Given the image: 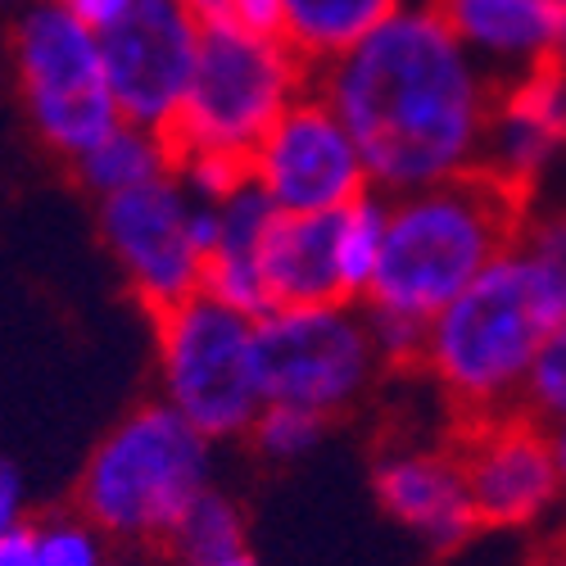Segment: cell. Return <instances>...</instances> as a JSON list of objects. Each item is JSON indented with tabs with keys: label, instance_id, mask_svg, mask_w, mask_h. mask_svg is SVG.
<instances>
[{
	"label": "cell",
	"instance_id": "cell-1",
	"mask_svg": "<svg viewBox=\"0 0 566 566\" xmlns=\"http://www.w3.org/2000/svg\"><path fill=\"white\" fill-rule=\"evenodd\" d=\"M313 91L358 140L376 196L481 172L499 82L427 0H408L349 51L317 64Z\"/></svg>",
	"mask_w": 566,
	"mask_h": 566
},
{
	"label": "cell",
	"instance_id": "cell-2",
	"mask_svg": "<svg viewBox=\"0 0 566 566\" xmlns=\"http://www.w3.org/2000/svg\"><path fill=\"white\" fill-rule=\"evenodd\" d=\"M522 200L485 172L386 196L381 259L363 308L427 326L516 235Z\"/></svg>",
	"mask_w": 566,
	"mask_h": 566
},
{
	"label": "cell",
	"instance_id": "cell-3",
	"mask_svg": "<svg viewBox=\"0 0 566 566\" xmlns=\"http://www.w3.org/2000/svg\"><path fill=\"white\" fill-rule=\"evenodd\" d=\"M548 326L553 313L531 272L512 250H503L458 300H449L427 322L417 371L462 421L516 412Z\"/></svg>",
	"mask_w": 566,
	"mask_h": 566
},
{
	"label": "cell",
	"instance_id": "cell-4",
	"mask_svg": "<svg viewBox=\"0 0 566 566\" xmlns=\"http://www.w3.org/2000/svg\"><path fill=\"white\" fill-rule=\"evenodd\" d=\"M213 449L218 444L164 399L136 403L91 449L77 481V512L114 544H164L181 512L218 485Z\"/></svg>",
	"mask_w": 566,
	"mask_h": 566
},
{
	"label": "cell",
	"instance_id": "cell-5",
	"mask_svg": "<svg viewBox=\"0 0 566 566\" xmlns=\"http://www.w3.org/2000/svg\"><path fill=\"white\" fill-rule=\"evenodd\" d=\"M313 86V64L276 32L205 28L196 73L172 123L177 150L250 159L263 132Z\"/></svg>",
	"mask_w": 566,
	"mask_h": 566
},
{
	"label": "cell",
	"instance_id": "cell-6",
	"mask_svg": "<svg viewBox=\"0 0 566 566\" xmlns=\"http://www.w3.org/2000/svg\"><path fill=\"white\" fill-rule=\"evenodd\" d=\"M155 317L159 399L213 444L245 440L268 403L259 371V317L218 304L205 291Z\"/></svg>",
	"mask_w": 566,
	"mask_h": 566
},
{
	"label": "cell",
	"instance_id": "cell-7",
	"mask_svg": "<svg viewBox=\"0 0 566 566\" xmlns=\"http://www.w3.org/2000/svg\"><path fill=\"white\" fill-rule=\"evenodd\" d=\"M10 60L19 101L45 150L77 159L86 146L123 123L114 86L105 73L101 32L73 19L55 0H28L14 23Z\"/></svg>",
	"mask_w": 566,
	"mask_h": 566
},
{
	"label": "cell",
	"instance_id": "cell-8",
	"mask_svg": "<svg viewBox=\"0 0 566 566\" xmlns=\"http://www.w3.org/2000/svg\"><path fill=\"white\" fill-rule=\"evenodd\" d=\"M259 371L268 403H295L317 417L354 412L381 381V354L363 304H276L259 313Z\"/></svg>",
	"mask_w": 566,
	"mask_h": 566
},
{
	"label": "cell",
	"instance_id": "cell-9",
	"mask_svg": "<svg viewBox=\"0 0 566 566\" xmlns=\"http://www.w3.org/2000/svg\"><path fill=\"white\" fill-rule=\"evenodd\" d=\"M245 177L276 213H332L371 191L358 140L313 86L263 132Z\"/></svg>",
	"mask_w": 566,
	"mask_h": 566
},
{
	"label": "cell",
	"instance_id": "cell-10",
	"mask_svg": "<svg viewBox=\"0 0 566 566\" xmlns=\"http://www.w3.org/2000/svg\"><path fill=\"white\" fill-rule=\"evenodd\" d=\"M458 458L467 471V490L481 531L526 535L539 531L548 516H557V507H566L548 431L544 421H535L522 408L462 421Z\"/></svg>",
	"mask_w": 566,
	"mask_h": 566
},
{
	"label": "cell",
	"instance_id": "cell-11",
	"mask_svg": "<svg viewBox=\"0 0 566 566\" xmlns=\"http://www.w3.org/2000/svg\"><path fill=\"white\" fill-rule=\"evenodd\" d=\"M96 205L101 241L123 272L127 291L150 313H164L200 291L205 254L191 231V196L181 191L172 172Z\"/></svg>",
	"mask_w": 566,
	"mask_h": 566
},
{
	"label": "cell",
	"instance_id": "cell-12",
	"mask_svg": "<svg viewBox=\"0 0 566 566\" xmlns=\"http://www.w3.org/2000/svg\"><path fill=\"white\" fill-rule=\"evenodd\" d=\"M200 36L205 28L186 14L181 0H136L114 28L101 32L105 73L123 123L172 136L196 73Z\"/></svg>",
	"mask_w": 566,
	"mask_h": 566
},
{
	"label": "cell",
	"instance_id": "cell-13",
	"mask_svg": "<svg viewBox=\"0 0 566 566\" xmlns=\"http://www.w3.org/2000/svg\"><path fill=\"white\" fill-rule=\"evenodd\" d=\"M371 499L403 535L431 553H458L481 535L458 440L399 436L371 458Z\"/></svg>",
	"mask_w": 566,
	"mask_h": 566
},
{
	"label": "cell",
	"instance_id": "cell-14",
	"mask_svg": "<svg viewBox=\"0 0 566 566\" xmlns=\"http://www.w3.org/2000/svg\"><path fill=\"white\" fill-rule=\"evenodd\" d=\"M562 168H566V73L544 64L512 82H499L481 146V172L526 205L548 191Z\"/></svg>",
	"mask_w": 566,
	"mask_h": 566
},
{
	"label": "cell",
	"instance_id": "cell-15",
	"mask_svg": "<svg viewBox=\"0 0 566 566\" xmlns=\"http://www.w3.org/2000/svg\"><path fill=\"white\" fill-rule=\"evenodd\" d=\"M427 6L494 82L553 64V0H427Z\"/></svg>",
	"mask_w": 566,
	"mask_h": 566
},
{
	"label": "cell",
	"instance_id": "cell-16",
	"mask_svg": "<svg viewBox=\"0 0 566 566\" xmlns=\"http://www.w3.org/2000/svg\"><path fill=\"white\" fill-rule=\"evenodd\" d=\"M263 281L276 304H332L349 300L340 268V222L332 213H276L263 241Z\"/></svg>",
	"mask_w": 566,
	"mask_h": 566
},
{
	"label": "cell",
	"instance_id": "cell-17",
	"mask_svg": "<svg viewBox=\"0 0 566 566\" xmlns=\"http://www.w3.org/2000/svg\"><path fill=\"white\" fill-rule=\"evenodd\" d=\"M272 218L276 209L250 177L218 205V241L205 254V281H200L205 295L241 308L250 317L272 308L268 281H263V241H268Z\"/></svg>",
	"mask_w": 566,
	"mask_h": 566
},
{
	"label": "cell",
	"instance_id": "cell-18",
	"mask_svg": "<svg viewBox=\"0 0 566 566\" xmlns=\"http://www.w3.org/2000/svg\"><path fill=\"white\" fill-rule=\"evenodd\" d=\"M177 168V140L168 132L155 127H140V123H118L109 127L96 146H86L73 159L77 181L86 186L96 200L136 191L146 181H159Z\"/></svg>",
	"mask_w": 566,
	"mask_h": 566
},
{
	"label": "cell",
	"instance_id": "cell-19",
	"mask_svg": "<svg viewBox=\"0 0 566 566\" xmlns=\"http://www.w3.org/2000/svg\"><path fill=\"white\" fill-rule=\"evenodd\" d=\"M281 36L317 69L336 60L358 36H367L376 23L399 14L408 0H281Z\"/></svg>",
	"mask_w": 566,
	"mask_h": 566
},
{
	"label": "cell",
	"instance_id": "cell-20",
	"mask_svg": "<svg viewBox=\"0 0 566 566\" xmlns=\"http://www.w3.org/2000/svg\"><path fill=\"white\" fill-rule=\"evenodd\" d=\"M114 539L82 512H45L10 539H0V566H109Z\"/></svg>",
	"mask_w": 566,
	"mask_h": 566
},
{
	"label": "cell",
	"instance_id": "cell-21",
	"mask_svg": "<svg viewBox=\"0 0 566 566\" xmlns=\"http://www.w3.org/2000/svg\"><path fill=\"white\" fill-rule=\"evenodd\" d=\"M522 268L531 272L535 291L544 295L553 322L566 313V196H535L522 205V218H516V235L507 245Z\"/></svg>",
	"mask_w": 566,
	"mask_h": 566
},
{
	"label": "cell",
	"instance_id": "cell-22",
	"mask_svg": "<svg viewBox=\"0 0 566 566\" xmlns=\"http://www.w3.org/2000/svg\"><path fill=\"white\" fill-rule=\"evenodd\" d=\"M164 548L172 553L177 566H213V562H227L235 553H245L250 548L245 507L235 503L227 490L209 485L191 507L181 512V522L172 526Z\"/></svg>",
	"mask_w": 566,
	"mask_h": 566
},
{
	"label": "cell",
	"instance_id": "cell-23",
	"mask_svg": "<svg viewBox=\"0 0 566 566\" xmlns=\"http://www.w3.org/2000/svg\"><path fill=\"white\" fill-rule=\"evenodd\" d=\"M322 436H326V417L295 408V403H263L245 440L263 462L291 467V462H304L322 444Z\"/></svg>",
	"mask_w": 566,
	"mask_h": 566
},
{
	"label": "cell",
	"instance_id": "cell-24",
	"mask_svg": "<svg viewBox=\"0 0 566 566\" xmlns=\"http://www.w3.org/2000/svg\"><path fill=\"white\" fill-rule=\"evenodd\" d=\"M522 412H531L535 421H553L566 412V313L548 326V336L535 354V367L526 376V395H522Z\"/></svg>",
	"mask_w": 566,
	"mask_h": 566
},
{
	"label": "cell",
	"instance_id": "cell-25",
	"mask_svg": "<svg viewBox=\"0 0 566 566\" xmlns=\"http://www.w3.org/2000/svg\"><path fill=\"white\" fill-rule=\"evenodd\" d=\"M172 177L181 181V191L205 205H222L235 186L245 181V164L241 159H222V155H196V150H177V168Z\"/></svg>",
	"mask_w": 566,
	"mask_h": 566
},
{
	"label": "cell",
	"instance_id": "cell-26",
	"mask_svg": "<svg viewBox=\"0 0 566 566\" xmlns=\"http://www.w3.org/2000/svg\"><path fill=\"white\" fill-rule=\"evenodd\" d=\"M28 522H32V512H28V481H23V471L10 458H0V539H10Z\"/></svg>",
	"mask_w": 566,
	"mask_h": 566
},
{
	"label": "cell",
	"instance_id": "cell-27",
	"mask_svg": "<svg viewBox=\"0 0 566 566\" xmlns=\"http://www.w3.org/2000/svg\"><path fill=\"white\" fill-rule=\"evenodd\" d=\"M281 0H227V23L245 28V32H276L281 36Z\"/></svg>",
	"mask_w": 566,
	"mask_h": 566
},
{
	"label": "cell",
	"instance_id": "cell-28",
	"mask_svg": "<svg viewBox=\"0 0 566 566\" xmlns=\"http://www.w3.org/2000/svg\"><path fill=\"white\" fill-rule=\"evenodd\" d=\"M55 6H64L73 19H82L86 28H96V32H105V28H114L136 0H55Z\"/></svg>",
	"mask_w": 566,
	"mask_h": 566
},
{
	"label": "cell",
	"instance_id": "cell-29",
	"mask_svg": "<svg viewBox=\"0 0 566 566\" xmlns=\"http://www.w3.org/2000/svg\"><path fill=\"white\" fill-rule=\"evenodd\" d=\"M186 14H191L200 28H218L227 23V0H181Z\"/></svg>",
	"mask_w": 566,
	"mask_h": 566
},
{
	"label": "cell",
	"instance_id": "cell-30",
	"mask_svg": "<svg viewBox=\"0 0 566 566\" xmlns=\"http://www.w3.org/2000/svg\"><path fill=\"white\" fill-rule=\"evenodd\" d=\"M544 431H548V444H553V458H557V471H562V490H566V412L544 421Z\"/></svg>",
	"mask_w": 566,
	"mask_h": 566
},
{
	"label": "cell",
	"instance_id": "cell-31",
	"mask_svg": "<svg viewBox=\"0 0 566 566\" xmlns=\"http://www.w3.org/2000/svg\"><path fill=\"white\" fill-rule=\"evenodd\" d=\"M553 69L566 73V6L557 10V36H553Z\"/></svg>",
	"mask_w": 566,
	"mask_h": 566
},
{
	"label": "cell",
	"instance_id": "cell-32",
	"mask_svg": "<svg viewBox=\"0 0 566 566\" xmlns=\"http://www.w3.org/2000/svg\"><path fill=\"white\" fill-rule=\"evenodd\" d=\"M531 566H566V535H562V539H553V544H548Z\"/></svg>",
	"mask_w": 566,
	"mask_h": 566
},
{
	"label": "cell",
	"instance_id": "cell-33",
	"mask_svg": "<svg viewBox=\"0 0 566 566\" xmlns=\"http://www.w3.org/2000/svg\"><path fill=\"white\" fill-rule=\"evenodd\" d=\"M213 566H268V562H263V557H254V553L245 548V553H235V557H227V562H213Z\"/></svg>",
	"mask_w": 566,
	"mask_h": 566
},
{
	"label": "cell",
	"instance_id": "cell-34",
	"mask_svg": "<svg viewBox=\"0 0 566 566\" xmlns=\"http://www.w3.org/2000/svg\"><path fill=\"white\" fill-rule=\"evenodd\" d=\"M553 6H557V10H562V6H566V0H553Z\"/></svg>",
	"mask_w": 566,
	"mask_h": 566
}]
</instances>
